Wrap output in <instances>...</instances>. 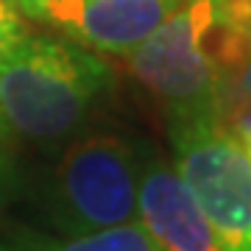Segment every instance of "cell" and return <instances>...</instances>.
<instances>
[{
	"label": "cell",
	"mask_w": 251,
	"mask_h": 251,
	"mask_svg": "<svg viewBox=\"0 0 251 251\" xmlns=\"http://www.w3.org/2000/svg\"><path fill=\"white\" fill-rule=\"evenodd\" d=\"M237 50H240V62H243V59H246V56L251 53V23L246 25V31H243L240 42H237Z\"/></svg>",
	"instance_id": "cell-11"
},
{
	"label": "cell",
	"mask_w": 251,
	"mask_h": 251,
	"mask_svg": "<svg viewBox=\"0 0 251 251\" xmlns=\"http://www.w3.org/2000/svg\"><path fill=\"white\" fill-rule=\"evenodd\" d=\"M23 14L62 31L75 45L128 56L181 0H11Z\"/></svg>",
	"instance_id": "cell-5"
},
{
	"label": "cell",
	"mask_w": 251,
	"mask_h": 251,
	"mask_svg": "<svg viewBox=\"0 0 251 251\" xmlns=\"http://www.w3.org/2000/svg\"><path fill=\"white\" fill-rule=\"evenodd\" d=\"M148 153L128 137L90 131L67 145L50 193V212L67 237L137 221V193Z\"/></svg>",
	"instance_id": "cell-3"
},
{
	"label": "cell",
	"mask_w": 251,
	"mask_h": 251,
	"mask_svg": "<svg viewBox=\"0 0 251 251\" xmlns=\"http://www.w3.org/2000/svg\"><path fill=\"white\" fill-rule=\"evenodd\" d=\"M20 249H25V251H162L151 240V234L143 229L140 221L112 226V229L92 232V234L62 237V240L25 234V237H20Z\"/></svg>",
	"instance_id": "cell-7"
},
{
	"label": "cell",
	"mask_w": 251,
	"mask_h": 251,
	"mask_svg": "<svg viewBox=\"0 0 251 251\" xmlns=\"http://www.w3.org/2000/svg\"><path fill=\"white\" fill-rule=\"evenodd\" d=\"M137 221L162 251H229L179 173L153 153L140 176Z\"/></svg>",
	"instance_id": "cell-6"
},
{
	"label": "cell",
	"mask_w": 251,
	"mask_h": 251,
	"mask_svg": "<svg viewBox=\"0 0 251 251\" xmlns=\"http://www.w3.org/2000/svg\"><path fill=\"white\" fill-rule=\"evenodd\" d=\"M171 123L173 171L229 251H251V151L212 112Z\"/></svg>",
	"instance_id": "cell-4"
},
{
	"label": "cell",
	"mask_w": 251,
	"mask_h": 251,
	"mask_svg": "<svg viewBox=\"0 0 251 251\" xmlns=\"http://www.w3.org/2000/svg\"><path fill=\"white\" fill-rule=\"evenodd\" d=\"M243 92V95H251V53L237 62L232 70L224 75V84H221V92Z\"/></svg>",
	"instance_id": "cell-9"
},
{
	"label": "cell",
	"mask_w": 251,
	"mask_h": 251,
	"mask_svg": "<svg viewBox=\"0 0 251 251\" xmlns=\"http://www.w3.org/2000/svg\"><path fill=\"white\" fill-rule=\"evenodd\" d=\"M109 87V64L64 39L28 34L0 59V115L11 134L36 145L70 137Z\"/></svg>",
	"instance_id": "cell-1"
},
{
	"label": "cell",
	"mask_w": 251,
	"mask_h": 251,
	"mask_svg": "<svg viewBox=\"0 0 251 251\" xmlns=\"http://www.w3.org/2000/svg\"><path fill=\"white\" fill-rule=\"evenodd\" d=\"M0 251H25V249H20V246L14 249V246H3V243H0Z\"/></svg>",
	"instance_id": "cell-13"
},
{
	"label": "cell",
	"mask_w": 251,
	"mask_h": 251,
	"mask_svg": "<svg viewBox=\"0 0 251 251\" xmlns=\"http://www.w3.org/2000/svg\"><path fill=\"white\" fill-rule=\"evenodd\" d=\"M28 36L25 20L20 17V9L11 0H0V59L9 53L11 48Z\"/></svg>",
	"instance_id": "cell-8"
},
{
	"label": "cell",
	"mask_w": 251,
	"mask_h": 251,
	"mask_svg": "<svg viewBox=\"0 0 251 251\" xmlns=\"http://www.w3.org/2000/svg\"><path fill=\"white\" fill-rule=\"evenodd\" d=\"M11 184H14V173H11V162L6 156V151H0V209L6 204V198L11 193Z\"/></svg>",
	"instance_id": "cell-10"
},
{
	"label": "cell",
	"mask_w": 251,
	"mask_h": 251,
	"mask_svg": "<svg viewBox=\"0 0 251 251\" xmlns=\"http://www.w3.org/2000/svg\"><path fill=\"white\" fill-rule=\"evenodd\" d=\"M215 45V3L181 0L128 53V70L168 109V120L209 115L224 84Z\"/></svg>",
	"instance_id": "cell-2"
},
{
	"label": "cell",
	"mask_w": 251,
	"mask_h": 251,
	"mask_svg": "<svg viewBox=\"0 0 251 251\" xmlns=\"http://www.w3.org/2000/svg\"><path fill=\"white\" fill-rule=\"evenodd\" d=\"M9 126H6V120H3V115H0V151H6V145H9Z\"/></svg>",
	"instance_id": "cell-12"
}]
</instances>
